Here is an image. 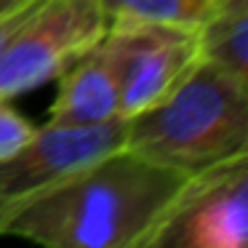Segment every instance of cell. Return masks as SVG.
<instances>
[{
    "mask_svg": "<svg viewBox=\"0 0 248 248\" xmlns=\"http://www.w3.org/2000/svg\"><path fill=\"white\" fill-rule=\"evenodd\" d=\"M187 179L123 144L27 205L3 237L48 248H150Z\"/></svg>",
    "mask_w": 248,
    "mask_h": 248,
    "instance_id": "1",
    "label": "cell"
},
{
    "mask_svg": "<svg viewBox=\"0 0 248 248\" xmlns=\"http://www.w3.org/2000/svg\"><path fill=\"white\" fill-rule=\"evenodd\" d=\"M125 147L184 173L248 155V83L200 59L171 96L128 118Z\"/></svg>",
    "mask_w": 248,
    "mask_h": 248,
    "instance_id": "2",
    "label": "cell"
},
{
    "mask_svg": "<svg viewBox=\"0 0 248 248\" xmlns=\"http://www.w3.org/2000/svg\"><path fill=\"white\" fill-rule=\"evenodd\" d=\"M109 30L102 0H38L0 51V99L56 80Z\"/></svg>",
    "mask_w": 248,
    "mask_h": 248,
    "instance_id": "3",
    "label": "cell"
},
{
    "mask_svg": "<svg viewBox=\"0 0 248 248\" xmlns=\"http://www.w3.org/2000/svg\"><path fill=\"white\" fill-rule=\"evenodd\" d=\"M128 120L102 125H56L35 128L30 141L0 157V237L14 216L38 198L59 187L88 163L125 144Z\"/></svg>",
    "mask_w": 248,
    "mask_h": 248,
    "instance_id": "4",
    "label": "cell"
},
{
    "mask_svg": "<svg viewBox=\"0 0 248 248\" xmlns=\"http://www.w3.org/2000/svg\"><path fill=\"white\" fill-rule=\"evenodd\" d=\"M248 155L189 173L150 248H246Z\"/></svg>",
    "mask_w": 248,
    "mask_h": 248,
    "instance_id": "5",
    "label": "cell"
},
{
    "mask_svg": "<svg viewBox=\"0 0 248 248\" xmlns=\"http://www.w3.org/2000/svg\"><path fill=\"white\" fill-rule=\"evenodd\" d=\"M120 51V118L128 120L171 96L195 70L200 30L182 24H109Z\"/></svg>",
    "mask_w": 248,
    "mask_h": 248,
    "instance_id": "6",
    "label": "cell"
},
{
    "mask_svg": "<svg viewBox=\"0 0 248 248\" xmlns=\"http://www.w3.org/2000/svg\"><path fill=\"white\" fill-rule=\"evenodd\" d=\"M56 80L59 93L51 104L48 123L102 125L120 118V51L109 30Z\"/></svg>",
    "mask_w": 248,
    "mask_h": 248,
    "instance_id": "7",
    "label": "cell"
},
{
    "mask_svg": "<svg viewBox=\"0 0 248 248\" xmlns=\"http://www.w3.org/2000/svg\"><path fill=\"white\" fill-rule=\"evenodd\" d=\"M198 30L203 59L248 83V3L211 8Z\"/></svg>",
    "mask_w": 248,
    "mask_h": 248,
    "instance_id": "8",
    "label": "cell"
},
{
    "mask_svg": "<svg viewBox=\"0 0 248 248\" xmlns=\"http://www.w3.org/2000/svg\"><path fill=\"white\" fill-rule=\"evenodd\" d=\"M214 0H102L109 24H182L200 27Z\"/></svg>",
    "mask_w": 248,
    "mask_h": 248,
    "instance_id": "9",
    "label": "cell"
},
{
    "mask_svg": "<svg viewBox=\"0 0 248 248\" xmlns=\"http://www.w3.org/2000/svg\"><path fill=\"white\" fill-rule=\"evenodd\" d=\"M27 0H0V16H6V14H11L14 8L24 6Z\"/></svg>",
    "mask_w": 248,
    "mask_h": 248,
    "instance_id": "10",
    "label": "cell"
}]
</instances>
